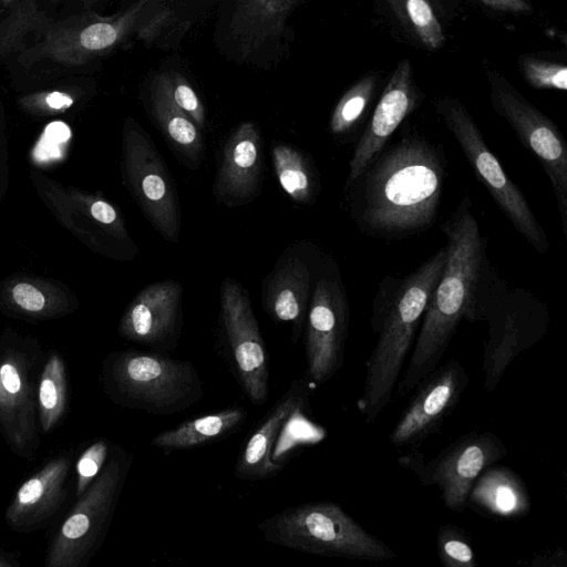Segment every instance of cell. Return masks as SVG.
I'll return each mask as SVG.
<instances>
[{"mask_svg":"<svg viewBox=\"0 0 567 567\" xmlns=\"http://www.w3.org/2000/svg\"><path fill=\"white\" fill-rule=\"evenodd\" d=\"M445 178L442 148L417 134L405 135L346 184L349 214L362 234L374 238L417 235L436 219Z\"/></svg>","mask_w":567,"mask_h":567,"instance_id":"1","label":"cell"},{"mask_svg":"<svg viewBox=\"0 0 567 567\" xmlns=\"http://www.w3.org/2000/svg\"><path fill=\"white\" fill-rule=\"evenodd\" d=\"M441 228L447 238L446 262L422 317L408 365L396 383V398L414 390L437 367L463 320L477 322L481 293L494 269L467 195Z\"/></svg>","mask_w":567,"mask_h":567,"instance_id":"2","label":"cell"},{"mask_svg":"<svg viewBox=\"0 0 567 567\" xmlns=\"http://www.w3.org/2000/svg\"><path fill=\"white\" fill-rule=\"evenodd\" d=\"M447 245L404 277H386L372 301L371 328L377 342L365 361L358 409L373 423L391 402L429 300L441 278Z\"/></svg>","mask_w":567,"mask_h":567,"instance_id":"3","label":"cell"},{"mask_svg":"<svg viewBox=\"0 0 567 567\" xmlns=\"http://www.w3.org/2000/svg\"><path fill=\"white\" fill-rule=\"evenodd\" d=\"M105 393L117 405L153 415L187 410L204 396L196 367L156 351L124 350L102 363Z\"/></svg>","mask_w":567,"mask_h":567,"instance_id":"4","label":"cell"},{"mask_svg":"<svg viewBox=\"0 0 567 567\" xmlns=\"http://www.w3.org/2000/svg\"><path fill=\"white\" fill-rule=\"evenodd\" d=\"M266 542L332 557L392 560L396 554L332 502L291 506L259 523Z\"/></svg>","mask_w":567,"mask_h":567,"instance_id":"5","label":"cell"},{"mask_svg":"<svg viewBox=\"0 0 567 567\" xmlns=\"http://www.w3.org/2000/svg\"><path fill=\"white\" fill-rule=\"evenodd\" d=\"M477 321L487 323L484 342V386L492 392L513 361L548 332L546 303L520 287H509L494 268L477 306Z\"/></svg>","mask_w":567,"mask_h":567,"instance_id":"6","label":"cell"},{"mask_svg":"<svg viewBox=\"0 0 567 567\" xmlns=\"http://www.w3.org/2000/svg\"><path fill=\"white\" fill-rule=\"evenodd\" d=\"M151 0H137L112 16L85 11L52 21L41 38L24 50L19 60L24 65L51 60L63 65H82L110 53L144 22Z\"/></svg>","mask_w":567,"mask_h":567,"instance_id":"7","label":"cell"},{"mask_svg":"<svg viewBox=\"0 0 567 567\" xmlns=\"http://www.w3.org/2000/svg\"><path fill=\"white\" fill-rule=\"evenodd\" d=\"M132 458L117 450L78 502L55 534L48 549L47 567H79L102 544Z\"/></svg>","mask_w":567,"mask_h":567,"instance_id":"8","label":"cell"},{"mask_svg":"<svg viewBox=\"0 0 567 567\" xmlns=\"http://www.w3.org/2000/svg\"><path fill=\"white\" fill-rule=\"evenodd\" d=\"M436 113L454 135L477 178L517 231L539 252L549 249V241L524 194L508 177L487 146L467 109L452 97L433 102Z\"/></svg>","mask_w":567,"mask_h":567,"instance_id":"9","label":"cell"},{"mask_svg":"<svg viewBox=\"0 0 567 567\" xmlns=\"http://www.w3.org/2000/svg\"><path fill=\"white\" fill-rule=\"evenodd\" d=\"M487 79L494 111L509 124L546 173L567 236V146L560 131L499 73L487 71Z\"/></svg>","mask_w":567,"mask_h":567,"instance_id":"10","label":"cell"},{"mask_svg":"<svg viewBox=\"0 0 567 567\" xmlns=\"http://www.w3.org/2000/svg\"><path fill=\"white\" fill-rule=\"evenodd\" d=\"M506 454L497 435L472 431L457 437L429 462H424L417 452L401 456L399 462L410 468L422 485L436 486L447 508L461 511L481 473Z\"/></svg>","mask_w":567,"mask_h":567,"instance_id":"11","label":"cell"},{"mask_svg":"<svg viewBox=\"0 0 567 567\" xmlns=\"http://www.w3.org/2000/svg\"><path fill=\"white\" fill-rule=\"evenodd\" d=\"M126 182L144 216L172 244L179 241L181 212L166 164L150 135L132 120L124 130Z\"/></svg>","mask_w":567,"mask_h":567,"instance_id":"12","label":"cell"},{"mask_svg":"<svg viewBox=\"0 0 567 567\" xmlns=\"http://www.w3.org/2000/svg\"><path fill=\"white\" fill-rule=\"evenodd\" d=\"M41 359L21 347L0 349V433L18 456L35 457L41 439L37 425Z\"/></svg>","mask_w":567,"mask_h":567,"instance_id":"13","label":"cell"},{"mask_svg":"<svg viewBox=\"0 0 567 567\" xmlns=\"http://www.w3.org/2000/svg\"><path fill=\"white\" fill-rule=\"evenodd\" d=\"M220 319L235 377L247 396L264 404L269 393V359L246 289L225 278L220 287Z\"/></svg>","mask_w":567,"mask_h":567,"instance_id":"14","label":"cell"},{"mask_svg":"<svg viewBox=\"0 0 567 567\" xmlns=\"http://www.w3.org/2000/svg\"><path fill=\"white\" fill-rule=\"evenodd\" d=\"M305 328L307 374L313 383L323 384L344 359L349 303L340 277L323 276L316 282Z\"/></svg>","mask_w":567,"mask_h":567,"instance_id":"15","label":"cell"},{"mask_svg":"<svg viewBox=\"0 0 567 567\" xmlns=\"http://www.w3.org/2000/svg\"><path fill=\"white\" fill-rule=\"evenodd\" d=\"M470 377L457 360L436 367L416 386V392L394 425L390 443L416 447L435 433L461 400Z\"/></svg>","mask_w":567,"mask_h":567,"instance_id":"16","label":"cell"},{"mask_svg":"<svg viewBox=\"0 0 567 567\" xmlns=\"http://www.w3.org/2000/svg\"><path fill=\"white\" fill-rule=\"evenodd\" d=\"M183 288L175 280L144 287L120 323L123 338L156 349H172L179 336Z\"/></svg>","mask_w":567,"mask_h":567,"instance_id":"17","label":"cell"},{"mask_svg":"<svg viewBox=\"0 0 567 567\" xmlns=\"http://www.w3.org/2000/svg\"><path fill=\"white\" fill-rule=\"evenodd\" d=\"M262 138L254 122H244L223 147L220 166L213 186L218 203L238 207L256 199L262 186Z\"/></svg>","mask_w":567,"mask_h":567,"instance_id":"18","label":"cell"},{"mask_svg":"<svg viewBox=\"0 0 567 567\" xmlns=\"http://www.w3.org/2000/svg\"><path fill=\"white\" fill-rule=\"evenodd\" d=\"M416 103L417 91L413 81L412 66L408 59H403L396 64L352 153L346 184L353 182L384 148L394 131L415 109Z\"/></svg>","mask_w":567,"mask_h":567,"instance_id":"19","label":"cell"},{"mask_svg":"<svg viewBox=\"0 0 567 567\" xmlns=\"http://www.w3.org/2000/svg\"><path fill=\"white\" fill-rule=\"evenodd\" d=\"M71 466L72 457L59 455L23 482L6 511L7 524L18 533L43 528L66 497Z\"/></svg>","mask_w":567,"mask_h":567,"instance_id":"20","label":"cell"},{"mask_svg":"<svg viewBox=\"0 0 567 567\" xmlns=\"http://www.w3.org/2000/svg\"><path fill=\"white\" fill-rule=\"evenodd\" d=\"M308 385L295 380L244 442L235 465L238 480L261 481L284 468V464L272 458L275 442L291 416L308 404Z\"/></svg>","mask_w":567,"mask_h":567,"instance_id":"21","label":"cell"},{"mask_svg":"<svg viewBox=\"0 0 567 567\" xmlns=\"http://www.w3.org/2000/svg\"><path fill=\"white\" fill-rule=\"evenodd\" d=\"M311 269L297 255L285 256L267 278L262 303L275 321L292 326V341L300 338L309 308Z\"/></svg>","mask_w":567,"mask_h":567,"instance_id":"22","label":"cell"},{"mask_svg":"<svg viewBox=\"0 0 567 567\" xmlns=\"http://www.w3.org/2000/svg\"><path fill=\"white\" fill-rule=\"evenodd\" d=\"M151 107L163 135L181 161L192 168L198 167L204 153L200 131L174 102L165 73L153 80Z\"/></svg>","mask_w":567,"mask_h":567,"instance_id":"23","label":"cell"},{"mask_svg":"<svg viewBox=\"0 0 567 567\" xmlns=\"http://www.w3.org/2000/svg\"><path fill=\"white\" fill-rule=\"evenodd\" d=\"M299 0H238L229 29L243 56L281 34Z\"/></svg>","mask_w":567,"mask_h":567,"instance_id":"24","label":"cell"},{"mask_svg":"<svg viewBox=\"0 0 567 567\" xmlns=\"http://www.w3.org/2000/svg\"><path fill=\"white\" fill-rule=\"evenodd\" d=\"M467 501L483 512L502 518H517L530 509L526 484L513 470L488 466L474 482Z\"/></svg>","mask_w":567,"mask_h":567,"instance_id":"25","label":"cell"},{"mask_svg":"<svg viewBox=\"0 0 567 567\" xmlns=\"http://www.w3.org/2000/svg\"><path fill=\"white\" fill-rule=\"evenodd\" d=\"M246 419L247 411L244 408H225L159 432L151 440V445L165 453L198 447L224 439L239 429Z\"/></svg>","mask_w":567,"mask_h":567,"instance_id":"26","label":"cell"},{"mask_svg":"<svg viewBox=\"0 0 567 567\" xmlns=\"http://www.w3.org/2000/svg\"><path fill=\"white\" fill-rule=\"evenodd\" d=\"M52 22L38 0H14L0 22V63L13 53H22L41 38Z\"/></svg>","mask_w":567,"mask_h":567,"instance_id":"27","label":"cell"},{"mask_svg":"<svg viewBox=\"0 0 567 567\" xmlns=\"http://www.w3.org/2000/svg\"><path fill=\"white\" fill-rule=\"evenodd\" d=\"M272 163L281 188L298 204H311L319 193V177L310 158L287 144L272 147Z\"/></svg>","mask_w":567,"mask_h":567,"instance_id":"28","label":"cell"},{"mask_svg":"<svg viewBox=\"0 0 567 567\" xmlns=\"http://www.w3.org/2000/svg\"><path fill=\"white\" fill-rule=\"evenodd\" d=\"M68 384L63 359L52 353L43 364L38 385L39 421L43 433H49L66 409Z\"/></svg>","mask_w":567,"mask_h":567,"instance_id":"29","label":"cell"},{"mask_svg":"<svg viewBox=\"0 0 567 567\" xmlns=\"http://www.w3.org/2000/svg\"><path fill=\"white\" fill-rule=\"evenodd\" d=\"M400 21L429 50L445 42L442 25L429 0H386Z\"/></svg>","mask_w":567,"mask_h":567,"instance_id":"30","label":"cell"},{"mask_svg":"<svg viewBox=\"0 0 567 567\" xmlns=\"http://www.w3.org/2000/svg\"><path fill=\"white\" fill-rule=\"evenodd\" d=\"M375 89V78L367 75L352 85L339 100L330 118L333 135L350 133L365 112Z\"/></svg>","mask_w":567,"mask_h":567,"instance_id":"31","label":"cell"},{"mask_svg":"<svg viewBox=\"0 0 567 567\" xmlns=\"http://www.w3.org/2000/svg\"><path fill=\"white\" fill-rule=\"evenodd\" d=\"M437 556L445 567H475L476 557L467 534L457 526L440 527L436 537Z\"/></svg>","mask_w":567,"mask_h":567,"instance_id":"32","label":"cell"},{"mask_svg":"<svg viewBox=\"0 0 567 567\" xmlns=\"http://www.w3.org/2000/svg\"><path fill=\"white\" fill-rule=\"evenodd\" d=\"M520 69L528 84L538 90H567V68L563 63L533 56L520 59Z\"/></svg>","mask_w":567,"mask_h":567,"instance_id":"33","label":"cell"},{"mask_svg":"<svg viewBox=\"0 0 567 567\" xmlns=\"http://www.w3.org/2000/svg\"><path fill=\"white\" fill-rule=\"evenodd\" d=\"M110 443L103 439L92 443L78 458L76 471V498L80 497L92 482L99 476L107 462Z\"/></svg>","mask_w":567,"mask_h":567,"instance_id":"34","label":"cell"},{"mask_svg":"<svg viewBox=\"0 0 567 567\" xmlns=\"http://www.w3.org/2000/svg\"><path fill=\"white\" fill-rule=\"evenodd\" d=\"M165 74L171 95L176 105L189 116L198 128H203L205 110L190 84L179 74Z\"/></svg>","mask_w":567,"mask_h":567,"instance_id":"35","label":"cell"},{"mask_svg":"<svg viewBox=\"0 0 567 567\" xmlns=\"http://www.w3.org/2000/svg\"><path fill=\"white\" fill-rule=\"evenodd\" d=\"M12 298L20 308L29 312H39L45 306L43 293L27 282H20L13 287Z\"/></svg>","mask_w":567,"mask_h":567,"instance_id":"36","label":"cell"},{"mask_svg":"<svg viewBox=\"0 0 567 567\" xmlns=\"http://www.w3.org/2000/svg\"><path fill=\"white\" fill-rule=\"evenodd\" d=\"M91 216L106 225H123L118 212L107 202L102 199L94 200L90 206Z\"/></svg>","mask_w":567,"mask_h":567,"instance_id":"37","label":"cell"},{"mask_svg":"<svg viewBox=\"0 0 567 567\" xmlns=\"http://www.w3.org/2000/svg\"><path fill=\"white\" fill-rule=\"evenodd\" d=\"M35 97L42 105L52 111H64L74 103L73 96L63 91L44 92L38 94Z\"/></svg>","mask_w":567,"mask_h":567,"instance_id":"38","label":"cell"},{"mask_svg":"<svg viewBox=\"0 0 567 567\" xmlns=\"http://www.w3.org/2000/svg\"><path fill=\"white\" fill-rule=\"evenodd\" d=\"M483 6L501 11V12H508V13H529L532 12V7L527 2V0H477Z\"/></svg>","mask_w":567,"mask_h":567,"instance_id":"39","label":"cell"},{"mask_svg":"<svg viewBox=\"0 0 567 567\" xmlns=\"http://www.w3.org/2000/svg\"><path fill=\"white\" fill-rule=\"evenodd\" d=\"M169 16L167 10H163L156 16L148 20L145 24L142 25L137 30V37L142 38L145 41H151L155 34L159 31L161 27L165 24Z\"/></svg>","mask_w":567,"mask_h":567,"instance_id":"40","label":"cell"},{"mask_svg":"<svg viewBox=\"0 0 567 567\" xmlns=\"http://www.w3.org/2000/svg\"><path fill=\"white\" fill-rule=\"evenodd\" d=\"M532 565L542 567H565L567 565V551L563 548L547 551L546 554L536 556Z\"/></svg>","mask_w":567,"mask_h":567,"instance_id":"41","label":"cell"},{"mask_svg":"<svg viewBox=\"0 0 567 567\" xmlns=\"http://www.w3.org/2000/svg\"><path fill=\"white\" fill-rule=\"evenodd\" d=\"M17 565L16 558L11 557L9 553L0 550V567H13Z\"/></svg>","mask_w":567,"mask_h":567,"instance_id":"42","label":"cell"},{"mask_svg":"<svg viewBox=\"0 0 567 567\" xmlns=\"http://www.w3.org/2000/svg\"><path fill=\"white\" fill-rule=\"evenodd\" d=\"M80 1L87 6V4H91V3H93V2H95L97 0H80Z\"/></svg>","mask_w":567,"mask_h":567,"instance_id":"43","label":"cell"},{"mask_svg":"<svg viewBox=\"0 0 567 567\" xmlns=\"http://www.w3.org/2000/svg\"><path fill=\"white\" fill-rule=\"evenodd\" d=\"M14 0H1V2L4 4V6H9L13 2Z\"/></svg>","mask_w":567,"mask_h":567,"instance_id":"44","label":"cell"}]
</instances>
